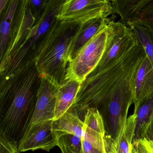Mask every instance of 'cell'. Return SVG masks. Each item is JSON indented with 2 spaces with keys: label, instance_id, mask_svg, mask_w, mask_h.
Returning a JSON list of instances; mask_svg holds the SVG:
<instances>
[{
  "label": "cell",
  "instance_id": "obj_1",
  "mask_svg": "<svg viewBox=\"0 0 153 153\" xmlns=\"http://www.w3.org/2000/svg\"><path fill=\"white\" fill-rule=\"evenodd\" d=\"M41 77L28 62L4 77L0 92V135L19 144L33 117Z\"/></svg>",
  "mask_w": 153,
  "mask_h": 153
},
{
  "label": "cell",
  "instance_id": "obj_2",
  "mask_svg": "<svg viewBox=\"0 0 153 153\" xmlns=\"http://www.w3.org/2000/svg\"><path fill=\"white\" fill-rule=\"evenodd\" d=\"M80 25L55 19L36 51L35 64L41 77L59 86L66 81L69 47Z\"/></svg>",
  "mask_w": 153,
  "mask_h": 153
},
{
  "label": "cell",
  "instance_id": "obj_3",
  "mask_svg": "<svg viewBox=\"0 0 153 153\" xmlns=\"http://www.w3.org/2000/svg\"><path fill=\"white\" fill-rule=\"evenodd\" d=\"M146 54L144 48L138 42L129 53L115 64L94 76L88 77L81 84L71 108L82 114H85L89 108H98L112 88Z\"/></svg>",
  "mask_w": 153,
  "mask_h": 153
},
{
  "label": "cell",
  "instance_id": "obj_4",
  "mask_svg": "<svg viewBox=\"0 0 153 153\" xmlns=\"http://www.w3.org/2000/svg\"><path fill=\"white\" fill-rule=\"evenodd\" d=\"M143 59L135 63L119 80L97 108L103 119L105 134L114 139L122 130L127 122L129 109L133 103L132 80Z\"/></svg>",
  "mask_w": 153,
  "mask_h": 153
},
{
  "label": "cell",
  "instance_id": "obj_5",
  "mask_svg": "<svg viewBox=\"0 0 153 153\" xmlns=\"http://www.w3.org/2000/svg\"><path fill=\"white\" fill-rule=\"evenodd\" d=\"M138 44L135 33L129 27L120 22L110 20L103 54L98 65L88 76H94L110 68L127 55Z\"/></svg>",
  "mask_w": 153,
  "mask_h": 153
},
{
  "label": "cell",
  "instance_id": "obj_6",
  "mask_svg": "<svg viewBox=\"0 0 153 153\" xmlns=\"http://www.w3.org/2000/svg\"><path fill=\"white\" fill-rule=\"evenodd\" d=\"M108 24L84 45L75 59L69 62L66 81L74 80L82 84L96 68L106 46Z\"/></svg>",
  "mask_w": 153,
  "mask_h": 153
},
{
  "label": "cell",
  "instance_id": "obj_7",
  "mask_svg": "<svg viewBox=\"0 0 153 153\" xmlns=\"http://www.w3.org/2000/svg\"><path fill=\"white\" fill-rule=\"evenodd\" d=\"M111 14V1L66 0L56 19L61 23L81 25L94 19L108 18Z\"/></svg>",
  "mask_w": 153,
  "mask_h": 153
},
{
  "label": "cell",
  "instance_id": "obj_8",
  "mask_svg": "<svg viewBox=\"0 0 153 153\" xmlns=\"http://www.w3.org/2000/svg\"><path fill=\"white\" fill-rule=\"evenodd\" d=\"M36 20L29 1H19L12 22L8 42L3 58L1 60L0 71L4 68L15 52L25 42Z\"/></svg>",
  "mask_w": 153,
  "mask_h": 153
},
{
  "label": "cell",
  "instance_id": "obj_9",
  "mask_svg": "<svg viewBox=\"0 0 153 153\" xmlns=\"http://www.w3.org/2000/svg\"><path fill=\"white\" fill-rule=\"evenodd\" d=\"M59 86L48 79L41 77L37 92L36 105L25 133L33 126L39 123L46 121L53 120L56 106V94Z\"/></svg>",
  "mask_w": 153,
  "mask_h": 153
},
{
  "label": "cell",
  "instance_id": "obj_10",
  "mask_svg": "<svg viewBox=\"0 0 153 153\" xmlns=\"http://www.w3.org/2000/svg\"><path fill=\"white\" fill-rule=\"evenodd\" d=\"M53 120L46 121L33 126L19 143V152L42 149L49 152L58 145V137L53 129Z\"/></svg>",
  "mask_w": 153,
  "mask_h": 153
},
{
  "label": "cell",
  "instance_id": "obj_11",
  "mask_svg": "<svg viewBox=\"0 0 153 153\" xmlns=\"http://www.w3.org/2000/svg\"><path fill=\"white\" fill-rule=\"evenodd\" d=\"M132 91L134 113L140 104L153 93V67L146 54L135 72Z\"/></svg>",
  "mask_w": 153,
  "mask_h": 153
},
{
  "label": "cell",
  "instance_id": "obj_12",
  "mask_svg": "<svg viewBox=\"0 0 153 153\" xmlns=\"http://www.w3.org/2000/svg\"><path fill=\"white\" fill-rule=\"evenodd\" d=\"M110 21L108 18L97 19L80 25L69 47L68 53L69 62L75 59L84 45Z\"/></svg>",
  "mask_w": 153,
  "mask_h": 153
},
{
  "label": "cell",
  "instance_id": "obj_13",
  "mask_svg": "<svg viewBox=\"0 0 153 153\" xmlns=\"http://www.w3.org/2000/svg\"><path fill=\"white\" fill-rule=\"evenodd\" d=\"M81 83L74 80H67L59 86L56 94V102L53 121L64 115L74 104Z\"/></svg>",
  "mask_w": 153,
  "mask_h": 153
},
{
  "label": "cell",
  "instance_id": "obj_14",
  "mask_svg": "<svg viewBox=\"0 0 153 153\" xmlns=\"http://www.w3.org/2000/svg\"><path fill=\"white\" fill-rule=\"evenodd\" d=\"M150 0H112V14L120 17V22L128 25L136 22L141 10L148 4Z\"/></svg>",
  "mask_w": 153,
  "mask_h": 153
},
{
  "label": "cell",
  "instance_id": "obj_15",
  "mask_svg": "<svg viewBox=\"0 0 153 153\" xmlns=\"http://www.w3.org/2000/svg\"><path fill=\"white\" fill-rule=\"evenodd\" d=\"M85 116L72 109H70L64 115L53 121V129L59 137L65 134L82 137Z\"/></svg>",
  "mask_w": 153,
  "mask_h": 153
},
{
  "label": "cell",
  "instance_id": "obj_16",
  "mask_svg": "<svg viewBox=\"0 0 153 153\" xmlns=\"http://www.w3.org/2000/svg\"><path fill=\"white\" fill-rule=\"evenodd\" d=\"M136 114L133 140L144 138L153 120V93L146 98L138 107Z\"/></svg>",
  "mask_w": 153,
  "mask_h": 153
},
{
  "label": "cell",
  "instance_id": "obj_17",
  "mask_svg": "<svg viewBox=\"0 0 153 153\" xmlns=\"http://www.w3.org/2000/svg\"><path fill=\"white\" fill-rule=\"evenodd\" d=\"M19 1H9L6 8L1 13V20L0 27V54L1 60L3 58L9 39L10 33L14 16Z\"/></svg>",
  "mask_w": 153,
  "mask_h": 153
},
{
  "label": "cell",
  "instance_id": "obj_18",
  "mask_svg": "<svg viewBox=\"0 0 153 153\" xmlns=\"http://www.w3.org/2000/svg\"><path fill=\"white\" fill-rule=\"evenodd\" d=\"M127 26L134 32L153 67V27L135 22Z\"/></svg>",
  "mask_w": 153,
  "mask_h": 153
},
{
  "label": "cell",
  "instance_id": "obj_19",
  "mask_svg": "<svg viewBox=\"0 0 153 153\" xmlns=\"http://www.w3.org/2000/svg\"><path fill=\"white\" fill-rule=\"evenodd\" d=\"M105 136L84 125L81 137L82 153H105Z\"/></svg>",
  "mask_w": 153,
  "mask_h": 153
},
{
  "label": "cell",
  "instance_id": "obj_20",
  "mask_svg": "<svg viewBox=\"0 0 153 153\" xmlns=\"http://www.w3.org/2000/svg\"><path fill=\"white\" fill-rule=\"evenodd\" d=\"M136 119V114L130 115L124 128L114 139L118 153H131Z\"/></svg>",
  "mask_w": 153,
  "mask_h": 153
},
{
  "label": "cell",
  "instance_id": "obj_21",
  "mask_svg": "<svg viewBox=\"0 0 153 153\" xmlns=\"http://www.w3.org/2000/svg\"><path fill=\"white\" fill-rule=\"evenodd\" d=\"M58 146L62 153H82L81 137L65 134L58 139Z\"/></svg>",
  "mask_w": 153,
  "mask_h": 153
},
{
  "label": "cell",
  "instance_id": "obj_22",
  "mask_svg": "<svg viewBox=\"0 0 153 153\" xmlns=\"http://www.w3.org/2000/svg\"><path fill=\"white\" fill-rule=\"evenodd\" d=\"M84 125L98 133L105 135L104 123L102 114L97 108L87 110L84 118Z\"/></svg>",
  "mask_w": 153,
  "mask_h": 153
},
{
  "label": "cell",
  "instance_id": "obj_23",
  "mask_svg": "<svg viewBox=\"0 0 153 153\" xmlns=\"http://www.w3.org/2000/svg\"><path fill=\"white\" fill-rule=\"evenodd\" d=\"M131 153H153V142L146 138L132 141Z\"/></svg>",
  "mask_w": 153,
  "mask_h": 153
},
{
  "label": "cell",
  "instance_id": "obj_24",
  "mask_svg": "<svg viewBox=\"0 0 153 153\" xmlns=\"http://www.w3.org/2000/svg\"><path fill=\"white\" fill-rule=\"evenodd\" d=\"M134 22L153 27V0H150L148 4L141 10L137 21Z\"/></svg>",
  "mask_w": 153,
  "mask_h": 153
},
{
  "label": "cell",
  "instance_id": "obj_25",
  "mask_svg": "<svg viewBox=\"0 0 153 153\" xmlns=\"http://www.w3.org/2000/svg\"><path fill=\"white\" fill-rule=\"evenodd\" d=\"M32 11L33 12L37 20H39L44 11L49 1L38 0L29 1Z\"/></svg>",
  "mask_w": 153,
  "mask_h": 153
},
{
  "label": "cell",
  "instance_id": "obj_26",
  "mask_svg": "<svg viewBox=\"0 0 153 153\" xmlns=\"http://www.w3.org/2000/svg\"><path fill=\"white\" fill-rule=\"evenodd\" d=\"M105 153H118L115 140L105 134L104 137Z\"/></svg>",
  "mask_w": 153,
  "mask_h": 153
},
{
  "label": "cell",
  "instance_id": "obj_27",
  "mask_svg": "<svg viewBox=\"0 0 153 153\" xmlns=\"http://www.w3.org/2000/svg\"><path fill=\"white\" fill-rule=\"evenodd\" d=\"M145 138L153 142V120L148 129L146 137Z\"/></svg>",
  "mask_w": 153,
  "mask_h": 153
},
{
  "label": "cell",
  "instance_id": "obj_28",
  "mask_svg": "<svg viewBox=\"0 0 153 153\" xmlns=\"http://www.w3.org/2000/svg\"><path fill=\"white\" fill-rule=\"evenodd\" d=\"M9 1L7 0H1L0 1V14L2 13L4 9L6 8Z\"/></svg>",
  "mask_w": 153,
  "mask_h": 153
},
{
  "label": "cell",
  "instance_id": "obj_29",
  "mask_svg": "<svg viewBox=\"0 0 153 153\" xmlns=\"http://www.w3.org/2000/svg\"><path fill=\"white\" fill-rule=\"evenodd\" d=\"M19 153V152H18V153Z\"/></svg>",
  "mask_w": 153,
  "mask_h": 153
}]
</instances>
